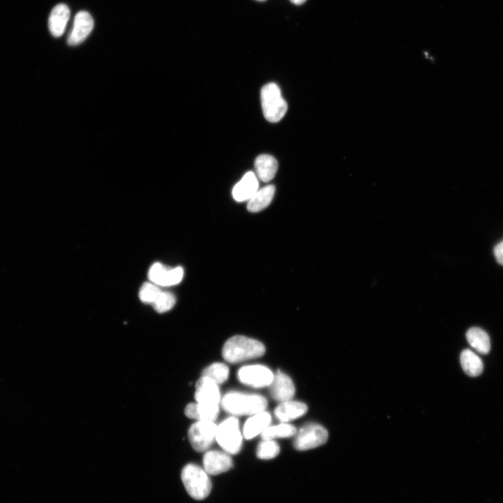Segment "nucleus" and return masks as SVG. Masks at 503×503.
I'll list each match as a JSON object with an SVG mask.
<instances>
[{
	"mask_svg": "<svg viewBox=\"0 0 503 503\" xmlns=\"http://www.w3.org/2000/svg\"><path fill=\"white\" fill-rule=\"evenodd\" d=\"M258 189V181L256 175L249 171L234 186L232 194L238 202L249 201Z\"/></svg>",
	"mask_w": 503,
	"mask_h": 503,
	"instance_id": "obj_14",
	"label": "nucleus"
},
{
	"mask_svg": "<svg viewBox=\"0 0 503 503\" xmlns=\"http://www.w3.org/2000/svg\"><path fill=\"white\" fill-rule=\"evenodd\" d=\"M221 406L233 415H254L265 410L267 400L258 394L229 392L221 400Z\"/></svg>",
	"mask_w": 503,
	"mask_h": 503,
	"instance_id": "obj_2",
	"label": "nucleus"
},
{
	"mask_svg": "<svg viewBox=\"0 0 503 503\" xmlns=\"http://www.w3.org/2000/svg\"><path fill=\"white\" fill-rule=\"evenodd\" d=\"M195 399L200 403L219 404L220 392L218 384L211 379L202 376L196 384Z\"/></svg>",
	"mask_w": 503,
	"mask_h": 503,
	"instance_id": "obj_13",
	"label": "nucleus"
},
{
	"mask_svg": "<svg viewBox=\"0 0 503 503\" xmlns=\"http://www.w3.org/2000/svg\"><path fill=\"white\" fill-rule=\"evenodd\" d=\"M261 101L264 117L270 122H279L287 111V103L275 83H268L262 87Z\"/></svg>",
	"mask_w": 503,
	"mask_h": 503,
	"instance_id": "obj_4",
	"label": "nucleus"
},
{
	"mask_svg": "<svg viewBox=\"0 0 503 503\" xmlns=\"http://www.w3.org/2000/svg\"><path fill=\"white\" fill-rule=\"evenodd\" d=\"M219 404L189 403L184 409L185 415L191 418L214 421L219 414Z\"/></svg>",
	"mask_w": 503,
	"mask_h": 503,
	"instance_id": "obj_18",
	"label": "nucleus"
},
{
	"mask_svg": "<svg viewBox=\"0 0 503 503\" xmlns=\"http://www.w3.org/2000/svg\"><path fill=\"white\" fill-rule=\"evenodd\" d=\"M203 462V469L211 475L225 472L233 466V460L228 453L216 450L206 451Z\"/></svg>",
	"mask_w": 503,
	"mask_h": 503,
	"instance_id": "obj_10",
	"label": "nucleus"
},
{
	"mask_svg": "<svg viewBox=\"0 0 503 503\" xmlns=\"http://www.w3.org/2000/svg\"><path fill=\"white\" fill-rule=\"evenodd\" d=\"M175 302V297L173 293L161 291L152 305L157 312L163 313L170 310L174 307Z\"/></svg>",
	"mask_w": 503,
	"mask_h": 503,
	"instance_id": "obj_26",
	"label": "nucleus"
},
{
	"mask_svg": "<svg viewBox=\"0 0 503 503\" xmlns=\"http://www.w3.org/2000/svg\"><path fill=\"white\" fill-rule=\"evenodd\" d=\"M161 291L154 284L146 282L140 287L139 298L144 302L152 304Z\"/></svg>",
	"mask_w": 503,
	"mask_h": 503,
	"instance_id": "obj_27",
	"label": "nucleus"
},
{
	"mask_svg": "<svg viewBox=\"0 0 503 503\" xmlns=\"http://www.w3.org/2000/svg\"><path fill=\"white\" fill-rule=\"evenodd\" d=\"M94 27V20L87 11L78 12L74 19L73 27L68 38L70 45H76L83 42Z\"/></svg>",
	"mask_w": 503,
	"mask_h": 503,
	"instance_id": "obj_12",
	"label": "nucleus"
},
{
	"mask_svg": "<svg viewBox=\"0 0 503 503\" xmlns=\"http://www.w3.org/2000/svg\"><path fill=\"white\" fill-rule=\"evenodd\" d=\"M468 343L477 352L486 354L490 349V342L488 335L483 329L478 327L469 328L466 333Z\"/></svg>",
	"mask_w": 503,
	"mask_h": 503,
	"instance_id": "obj_21",
	"label": "nucleus"
},
{
	"mask_svg": "<svg viewBox=\"0 0 503 503\" xmlns=\"http://www.w3.org/2000/svg\"><path fill=\"white\" fill-rule=\"evenodd\" d=\"M215 439L225 452L228 454L238 453L242 444L238 420L231 416L222 421L217 428Z\"/></svg>",
	"mask_w": 503,
	"mask_h": 503,
	"instance_id": "obj_5",
	"label": "nucleus"
},
{
	"mask_svg": "<svg viewBox=\"0 0 503 503\" xmlns=\"http://www.w3.org/2000/svg\"><path fill=\"white\" fill-rule=\"evenodd\" d=\"M181 479L189 495L195 500H203L211 491L212 484L208 474L200 466L189 463L181 472Z\"/></svg>",
	"mask_w": 503,
	"mask_h": 503,
	"instance_id": "obj_3",
	"label": "nucleus"
},
{
	"mask_svg": "<svg viewBox=\"0 0 503 503\" xmlns=\"http://www.w3.org/2000/svg\"><path fill=\"white\" fill-rule=\"evenodd\" d=\"M275 192L274 185H267L260 189L253 195L248 201L247 210L252 212H257L261 211L268 207L271 203Z\"/></svg>",
	"mask_w": 503,
	"mask_h": 503,
	"instance_id": "obj_20",
	"label": "nucleus"
},
{
	"mask_svg": "<svg viewBox=\"0 0 503 503\" xmlns=\"http://www.w3.org/2000/svg\"><path fill=\"white\" fill-rule=\"evenodd\" d=\"M279 451V446L275 441L263 439L257 446L256 455L260 459H271L276 457Z\"/></svg>",
	"mask_w": 503,
	"mask_h": 503,
	"instance_id": "obj_25",
	"label": "nucleus"
},
{
	"mask_svg": "<svg viewBox=\"0 0 503 503\" xmlns=\"http://www.w3.org/2000/svg\"><path fill=\"white\" fill-rule=\"evenodd\" d=\"M293 4L301 5L306 1V0H290Z\"/></svg>",
	"mask_w": 503,
	"mask_h": 503,
	"instance_id": "obj_29",
	"label": "nucleus"
},
{
	"mask_svg": "<svg viewBox=\"0 0 503 503\" xmlns=\"http://www.w3.org/2000/svg\"><path fill=\"white\" fill-rule=\"evenodd\" d=\"M184 275L182 267L168 269L160 263H154L149 270L148 278L154 284L171 286L180 283Z\"/></svg>",
	"mask_w": 503,
	"mask_h": 503,
	"instance_id": "obj_9",
	"label": "nucleus"
},
{
	"mask_svg": "<svg viewBox=\"0 0 503 503\" xmlns=\"http://www.w3.org/2000/svg\"><path fill=\"white\" fill-rule=\"evenodd\" d=\"M307 411L305 403L290 400L280 402L275 409V415L282 423H286L303 416Z\"/></svg>",
	"mask_w": 503,
	"mask_h": 503,
	"instance_id": "obj_15",
	"label": "nucleus"
},
{
	"mask_svg": "<svg viewBox=\"0 0 503 503\" xmlns=\"http://www.w3.org/2000/svg\"><path fill=\"white\" fill-rule=\"evenodd\" d=\"M494 254L497 262L503 265V241L498 243L494 248Z\"/></svg>",
	"mask_w": 503,
	"mask_h": 503,
	"instance_id": "obj_28",
	"label": "nucleus"
},
{
	"mask_svg": "<svg viewBox=\"0 0 503 503\" xmlns=\"http://www.w3.org/2000/svg\"><path fill=\"white\" fill-rule=\"evenodd\" d=\"M229 375V369L226 365L222 363H214L202 372V376H205L216 384H221L225 382Z\"/></svg>",
	"mask_w": 503,
	"mask_h": 503,
	"instance_id": "obj_24",
	"label": "nucleus"
},
{
	"mask_svg": "<svg viewBox=\"0 0 503 503\" xmlns=\"http://www.w3.org/2000/svg\"><path fill=\"white\" fill-rule=\"evenodd\" d=\"M265 351L264 345L258 340L242 335H235L225 342L222 349V356L227 362L237 363L261 357Z\"/></svg>",
	"mask_w": 503,
	"mask_h": 503,
	"instance_id": "obj_1",
	"label": "nucleus"
},
{
	"mask_svg": "<svg viewBox=\"0 0 503 503\" xmlns=\"http://www.w3.org/2000/svg\"><path fill=\"white\" fill-rule=\"evenodd\" d=\"M217 426L212 421L199 420L189 429L188 437L192 447L198 452L206 451L216 439Z\"/></svg>",
	"mask_w": 503,
	"mask_h": 503,
	"instance_id": "obj_7",
	"label": "nucleus"
},
{
	"mask_svg": "<svg viewBox=\"0 0 503 503\" xmlns=\"http://www.w3.org/2000/svg\"><path fill=\"white\" fill-rule=\"evenodd\" d=\"M271 422L270 413L263 411L254 414L245 423L243 435L245 439H250L256 437L269 426Z\"/></svg>",
	"mask_w": 503,
	"mask_h": 503,
	"instance_id": "obj_17",
	"label": "nucleus"
},
{
	"mask_svg": "<svg viewBox=\"0 0 503 503\" xmlns=\"http://www.w3.org/2000/svg\"><path fill=\"white\" fill-rule=\"evenodd\" d=\"M328 437V433L324 427L308 423L297 431L293 446L298 451H306L324 444Z\"/></svg>",
	"mask_w": 503,
	"mask_h": 503,
	"instance_id": "obj_6",
	"label": "nucleus"
},
{
	"mask_svg": "<svg viewBox=\"0 0 503 503\" xmlns=\"http://www.w3.org/2000/svg\"><path fill=\"white\" fill-rule=\"evenodd\" d=\"M238 380L254 388H263L270 386L272 381L274 374L267 367L262 365H245L238 371Z\"/></svg>",
	"mask_w": 503,
	"mask_h": 503,
	"instance_id": "obj_8",
	"label": "nucleus"
},
{
	"mask_svg": "<svg viewBox=\"0 0 503 503\" xmlns=\"http://www.w3.org/2000/svg\"><path fill=\"white\" fill-rule=\"evenodd\" d=\"M69 17L70 10L66 4L59 3L53 8L48 20L49 29L52 36L59 37L64 34Z\"/></svg>",
	"mask_w": 503,
	"mask_h": 503,
	"instance_id": "obj_16",
	"label": "nucleus"
},
{
	"mask_svg": "<svg viewBox=\"0 0 503 503\" xmlns=\"http://www.w3.org/2000/svg\"><path fill=\"white\" fill-rule=\"evenodd\" d=\"M295 386L292 379L285 373L278 370L275 374L270 385L272 398L282 402L290 400L295 394Z\"/></svg>",
	"mask_w": 503,
	"mask_h": 503,
	"instance_id": "obj_11",
	"label": "nucleus"
},
{
	"mask_svg": "<svg viewBox=\"0 0 503 503\" xmlns=\"http://www.w3.org/2000/svg\"><path fill=\"white\" fill-rule=\"evenodd\" d=\"M460 364L464 372L470 377L481 374L483 368L481 359L472 351L465 349L460 353Z\"/></svg>",
	"mask_w": 503,
	"mask_h": 503,
	"instance_id": "obj_22",
	"label": "nucleus"
},
{
	"mask_svg": "<svg viewBox=\"0 0 503 503\" xmlns=\"http://www.w3.org/2000/svg\"><path fill=\"white\" fill-rule=\"evenodd\" d=\"M254 167L258 177L263 182H267L275 177L278 168V163L271 155L261 154L256 158Z\"/></svg>",
	"mask_w": 503,
	"mask_h": 503,
	"instance_id": "obj_19",
	"label": "nucleus"
},
{
	"mask_svg": "<svg viewBox=\"0 0 503 503\" xmlns=\"http://www.w3.org/2000/svg\"><path fill=\"white\" fill-rule=\"evenodd\" d=\"M256 1H265V0H256Z\"/></svg>",
	"mask_w": 503,
	"mask_h": 503,
	"instance_id": "obj_30",
	"label": "nucleus"
},
{
	"mask_svg": "<svg viewBox=\"0 0 503 503\" xmlns=\"http://www.w3.org/2000/svg\"><path fill=\"white\" fill-rule=\"evenodd\" d=\"M296 428L289 423H282L277 425L268 426L261 433L263 439H274L276 438H287L295 435Z\"/></svg>",
	"mask_w": 503,
	"mask_h": 503,
	"instance_id": "obj_23",
	"label": "nucleus"
}]
</instances>
